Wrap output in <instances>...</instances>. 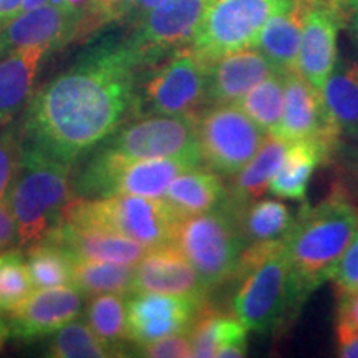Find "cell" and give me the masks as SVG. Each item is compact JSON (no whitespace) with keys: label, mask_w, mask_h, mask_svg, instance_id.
I'll list each match as a JSON object with an SVG mask.
<instances>
[{"label":"cell","mask_w":358,"mask_h":358,"mask_svg":"<svg viewBox=\"0 0 358 358\" xmlns=\"http://www.w3.org/2000/svg\"><path fill=\"white\" fill-rule=\"evenodd\" d=\"M85 13L45 3L22 12L0 25V58L19 48L47 45L58 47L82 34Z\"/></svg>","instance_id":"cell-17"},{"label":"cell","mask_w":358,"mask_h":358,"mask_svg":"<svg viewBox=\"0 0 358 358\" xmlns=\"http://www.w3.org/2000/svg\"><path fill=\"white\" fill-rule=\"evenodd\" d=\"M327 115L340 134L358 124V60H337L324 92Z\"/></svg>","instance_id":"cell-27"},{"label":"cell","mask_w":358,"mask_h":358,"mask_svg":"<svg viewBox=\"0 0 358 358\" xmlns=\"http://www.w3.org/2000/svg\"><path fill=\"white\" fill-rule=\"evenodd\" d=\"M342 161H358V124L340 138L337 153Z\"/></svg>","instance_id":"cell-43"},{"label":"cell","mask_w":358,"mask_h":358,"mask_svg":"<svg viewBox=\"0 0 358 358\" xmlns=\"http://www.w3.org/2000/svg\"><path fill=\"white\" fill-rule=\"evenodd\" d=\"M203 302L179 295L133 292L127 297L128 338L134 347L189 332Z\"/></svg>","instance_id":"cell-15"},{"label":"cell","mask_w":358,"mask_h":358,"mask_svg":"<svg viewBox=\"0 0 358 358\" xmlns=\"http://www.w3.org/2000/svg\"><path fill=\"white\" fill-rule=\"evenodd\" d=\"M163 198L179 219H185L221 206L227 198V186L222 176L201 166L174 178Z\"/></svg>","instance_id":"cell-24"},{"label":"cell","mask_w":358,"mask_h":358,"mask_svg":"<svg viewBox=\"0 0 358 358\" xmlns=\"http://www.w3.org/2000/svg\"><path fill=\"white\" fill-rule=\"evenodd\" d=\"M83 295L77 289H35L19 307L7 315L8 337L22 342L50 337L62 327L73 322L82 312Z\"/></svg>","instance_id":"cell-16"},{"label":"cell","mask_w":358,"mask_h":358,"mask_svg":"<svg viewBox=\"0 0 358 358\" xmlns=\"http://www.w3.org/2000/svg\"><path fill=\"white\" fill-rule=\"evenodd\" d=\"M290 0H211L189 48L206 64L254 47L267 20Z\"/></svg>","instance_id":"cell-8"},{"label":"cell","mask_w":358,"mask_h":358,"mask_svg":"<svg viewBox=\"0 0 358 358\" xmlns=\"http://www.w3.org/2000/svg\"><path fill=\"white\" fill-rule=\"evenodd\" d=\"M203 166L219 176H234L256 155L264 133L236 103L214 105L196 116Z\"/></svg>","instance_id":"cell-10"},{"label":"cell","mask_w":358,"mask_h":358,"mask_svg":"<svg viewBox=\"0 0 358 358\" xmlns=\"http://www.w3.org/2000/svg\"><path fill=\"white\" fill-rule=\"evenodd\" d=\"M284 73L274 71L261 80L256 87L249 90L236 101V105L262 129L264 133H272L279 124L284 111Z\"/></svg>","instance_id":"cell-32"},{"label":"cell","mask_w":358,"mask_h":358,"mask_svg":"<svg viewBox=\"0 0 358 358\" xmlns=\"http://www.w3.org/2000/svg\"><path fill=\"white\" fill-rule=\"evenodd\" d=\"M198 115H148L116 129L101 150L128 159L201 156L196 133Z\"/></svg>","instance_id":"cell-11"},{"label":"cell","mask_w":358,"mask_h":358,"mask_svg":"<svg viewBox=\"0 0 358 358\" xmlns=\"http://www.w3.org/2000/svg\"><path fill=\"white\" fill-rule=\"evenodd\" d=\"M338 182L358 208V161H342V174Z\"/></svg>","instance_id":"cell-41"},{"label":"cell","mask_w":358,"mask_h":358,"mask_svg":"<svg viewBox=\"0 0 358 358\" xmlns=\"http://www.w3.org/2000/svg\"><path fill=\"white\" fill-rule=\"evenodd\" d=\"M138 0H92L85 12L82 34L93 32L111 22L131 17Z\"/></svg>","instance_id":"cell-36"},{"label":"cell","mask_w":358,"mask_h":358,"mask_svg":"<svg viewBox=\"0 0 358 358\" xmlns=\"http://www.w3.org/2000/svg\"><path fill=\"white\" fill-rule=\"evenodd\" d=\"M133 279L134 266L75 257L71 287L77 289L83 297L100 294H118L128 297L133 294Z\"/></svg>","instance_id":"cell-30"},{"label":"cell","mask_w":358,"mask_h":358,"mask_svg":"<svg viewBox=\"0 0 358 358\" xmlns=\"http://www.w3.org/2000/svg\"><path fill=\"white\" fill-rule=\"evenodd\" d=\"M71 199V164L22 143L20 164L8 201L20 245L42 241L62 221Z\"/></svg>","instance_id":"cell-4"},{"label":"cell","mask_w":358,"mask_h":358,"mask_svg":"<svg viewBox=\"0 0 358 358\" xmlns=\"http://www.w3.org/2000/svg\"><path fill=\"white\" fill-rule=\"evenodd\" d=\"M163 2L164 0H138L136 7H134V10L129 19H138V17H141L143 13H146L148 10H151V8L159 6V3Z\"/></svg>","instance_id":"cell-45"},{"label":"cell","mask_w":358,"mask_h":358,"mask_svg":"<svg viewBox=\"0 0 358 358\" xmlns=\"http://www.w3.org/2000/svg\"><path fill=\"white\" fill-rule=\"evenodd\" d=\"M19 243L17 239V224L13 217L10 201L8 196L3 201H0V252L7 250L13 243Z\"/></svg>","instance_id":"cell-40"},{"label":"cell","mask_w":358,"mask_h":358,"mask_svg":"<svg viewBox=\"0 0 358 358\" xmlns=\"http://www.w3.org/2000/svg\"><path fill=\"white\" fill-rule=\"evenodd\" d=\"M287 146V141L267 133L256 155L232 176L226 199L241 209L262 198L264 192L268 191V185L284 159Z\"/></svg>","instance_id":"cell-25"},{"label":"cell","mask_w":358,"mask_h":358,"mask_svg":"<svg viewBox=\"0 0 358 358\" xmlns=\"http://www.w3.org/2000/svg\"><path fill=\"white\" fill-rule=\"evenodd\" d=\"M211 0H164L134 19L127 42L141 66L189 47Z\"/></svg>","instance_id":"cell-12"},{"label":"cell","mask_w":358,"mask_h":358,"mask_svg":"<svg viewBox=\"0 0 358 358\" xmlns=\"http://www.w3.org/2000/svg\"><path fill=\"white\" fill-rule=\"evenodd\" d=\"M138 357L148 358H187L191 357V338L189 332L168 335V337L155 340L134 347Z\"/></svg>","instance_id":"cell-38"},{"label":"cell","mask_w":358,"mask_h":358,"mask_svg":"<svg viewBox=\"0 0 358 358\" xmlns=\"http://www.w3.org/2000/svg\"><path fill=\"white\" fill-rule=\"evenodd\" d=\"M62 221L128 237L155 249L173 244L181 219L164 198L116 194L106 198H71Z\"/></svg>","instance_id":"cell-5"},{"label":"cell","mask_w":358,"mask_h":358,"mask_svg":"<svg viewBox=\"0 0 358 358\" xmlns=\"http://www.w3.org/2000/svg\"><path fill=\"white\" fill-rule=\"evenodd\" d=\"M45 3H47V0H24V2H22L19 13L32 10V8H37V7H42V6H45ZM19 13H17V15H19Z\"/></svg>","instance_id":"cell-48"},{"label":"cell","mask_w":358,"mask_h":358,"mask_svg":"<svg viewBox=\"0 0 358 358\" xmlns=\"http://www.w3.org/2000/svg\"><path fill=\"white\" fill-rule=\"evenodd\" d=\"M47 357L53 358H103L113 357L98 340L88 324L70 322L62 327L47 348Z\"/></svg>","instance_id":"cell-34"},{"label":"cell","mask_w":358,"mask_h":358,"mask_svg":"<svg viewBox=\"0 0 358 358\" xmlns=\"http://www.w3.org/2000/svg\"><path fill=\"white\" fill-rule=\"evenodd\" d=\"M337 355L342 358H358V332L337 327Z\"/></svg>","instance_id":"cell-42"},{"label":"cell","mask_w":358,"mask_h":358,"mask_svg":"<svg viewBox=\"0 0 358 358\" xmlns=\"http://www.w3.org/2000/svg\"><path fill=\"white\" fill-rule=\"evenodd\" d=\"M22 2L24 0H0V25L7 24L19 13Z\"/></svg>","instance_id":"cell-44"},{"label":"cell","mask_w":358,"mask_h":358,"mask_svg":"<svg viewBox=\"0 0 358 358\" xmlns=\"http://www.w3.org/2000/svg\"><path fill=\"white\" fill-rule=\"evenodd\" d=\"M208 69L189 47L171 53L138 87L134 113L196 115L206 100Z\"/></svg>","instance_id":"cell-9"},{"label":"cell","mask_w":358,"mask_h":358,"mask_svg":"<svg viewBox=\"0 0 358 358\" xmlns=\"http://www.w3.org/2000/svg\"><path fill=\"white\" fill-rule=\"evenodd\" d=\"M350 10H348V20H350V30L352 35L358 42V0H350L348 2Z\"/></svg>","instance_id":"cell-46"},{"label":"cell","mask_w":358,"mask_h":358,"mask_svg":"<svg viewBox=\"0 0 358 358\" xmlns=\"http://www.w3.org/2000/svg\"><path fill=\"white\" fill-rule=\"evenodd\" d=\"M35 290L22 250L0 252V313L6 315Z\"/></svg>","instance_id":"cell-33"},{"label":"cell","mask_w":358,"mask_h":358,"mask_svg":"<svg viewBox=\"0 0 358 358\" xmlns=\"http://www.w3.org/2000/svg\"><path fill=\"white\" fill-rule=\"evenodd\" d=\"M329 159V151L320 141L299 140L289 143L284 159L268 185V191L282 199L303 201L315 169Z\"/></svg>","instance_id":"cell-26"},{"label":"cell","mask_w":358,"mask_h":358,"mask_svg":"<svg viewBox=\"0 0 358 358\" xmlns=\"http://www.w3.org/2000/svg\"><path fill=\"white\" fill-rule=\"evenodd\" d=\"M350 0H306L297 70L322 93L338 60V34L348 19Z\"/></svg>","instance_id":"cell-13"},{"label":"cell","mask_w":358,"mask_h":358,"mask_svg":"<svg viewBox=\"0 0 358 358\" xmlns=\"http://www.w3.org/2000/svg\"><path fill=\"white\" fill-rule=\"evenodd\" d=\"M73 262L75 257L69 250L48 239L32 244L27 252V266L35 289L69 287Z\"/></svg>","instance_id":"cell-31"},{"label":"cell","mask_w":358,"mask_h":358,"mask_svg":"<svg viewBox=\"0 0 358 358\" xmlns=\"http://www.w3.org/2000/svg\"><path fill=\"white\" fill-rule=\"evenodd\" d=\"M141 69L127 38L93 45L30 96L22 143L73 164L133 113Z\"/></svg>","instance_id":"cell-1"},{"label":"cell","mask_w":358,"mask_h":358,"mask_svg":"<svg viewBox=\"0 0 358 358\" xmlns=\"http://www.w3.org/2000/svg\"><path fill=\"white\" fill-rule=\"evenodd\" d=\"M330 280L334 282L337 297L358 289V227L345 252L340 257Z\"/></svg>","instance_id":"cell-37"},{"label":"cell","mask_w":358,"mask_h":358,"mask_svg":"<svg viewBox=\"0 0 358 358\" xmlns=\"http://www.w3.org/2000/svg\"><path fill=\"white\" fill-rule=\"evenodd\" d=\"M173 244L194 266L208 289L236 279L245 249L239 208L226 199L213 211L181 219Z\"/></svg>","instance_id":"cell-7"},{"label":"cell","mask_w":358,"mask_h":358,"mask_svg":"<svg viewBox=\"0 0 358 358\" xmlns=\"http://www.w3.org/2000/svg\"><path fill=\"white\" fill-rule=\"evenodd\" d=\"M22 155L20 129L13 127L0 128V201L10 192L12 182L17 176Z\"/></svg>","instance_id":"cell-35"},{"label":"cell","mask_w":358,"mask_h":358,"mask_svg":"<svg viewBox=\"0 0 358 358\" xmlns=\"http://www.w3.org/2000/svg\"><path fill=\"white\" fill-rule=\"evenodd\" d=\"M294 224L290 209L282 201H252L239 209V229L245 248L285 239Z\"/></svg>","instance_id":"cell-28"},{"label":"cell","mask_w":358,"mask_h":358,"mask_svg":"<svg viewBox=\"0 0 358 358\" xmlns=\"http://www.w3.org/2000/svg\"><path fill=\"white\" fill-rule=\"evenodd\" d=\"M248 332L237 317L201 308L189 329L191 357L241 358L248 355Z\"/></svg>","instance_id":"cell-23"},{"label":"cell","mask_w":358,"mask_h":358,"mask_svg":"<svg viewBox=\"0 0 358 358\" xmlns=\"http://www.w3.org/2000/svg\"><path fill=\"white\" fill-rule=\"evenodd\" d=\"M43 239L62 245L77 259L118 262L124 266H136L150 250L146 245L124 236L93 227L73 226L65 221L58 222Z\"/></svg>","instance_id":"cell-20"},{"label":"cell","mask_w":358,"mask_h":358,"mask_svg":"<svg viewBox=\"0 0 358 358\" xmlns=\"http://www.w3.org/2000/svg\"><path fill=\"white\" fill-rule=\"evenodd\" d=\"M306 12V0H290L267 20L254 43L279 73L297 70Z\"/></svg>","instance_id":"cell-21"},{"label":"cell","mask_w":358,"mask_h":358,"mask_svg":"<svg viewBox=\"0 0 358 358\" xmlns=\"http://www.w3.org/2000/svg\"><path fill=\"white\" fill-rule=\"evenodd\" d=\"M232 312L249 332L274 334L292 320L303 303L295 285L285 239L244 249Z\"/></svg>","instance_id":"cell-3"},{"label":"cell","mask_w":358,"mask_h":358,"mask_svg":"<svg viewBox=\"0 0 358 358\" xmlns=\"http://www.w3.org/2000/svg\"><path fill=\"white\" fill-rule=\"evenodd\" d=\"M87 324L98 340L111 352V355H123L129 343L127 322V295L100 294L93 295L87 303Z\"/></svg>","instance_id":"cell-29"},{"label":"cell","mask_w":358,"mask_h":358,"mask_svg":"<svg viewBox=\"0 0 358 358\" xmlns=\"http://www.w3.org/2000/svg\"><path fill=\"white\" fill-rule=\"evenodd\" d=\"M358 227V208L337 181L325 199L306 206L285 237V250L302 301L330 280Z\"/></svg>","instance_id":"cell-2"},{"label":"cell","mask_w":358,"mask_h":358,"mask_svg":"<svg viewBox=\"0 0 358 358\" xmlns=\"http://www.w3.org/2000/svg\"><path fill=\"white\" fill-rule=\"evenodd\" d=\"M48 50L47 45H34L0 58V128L10 124L29 103L40 62Z\"/></svg>","instance_id":"cell-22"},{"label":"cell","mask_w":358,"mask_h":358,"mask_svg":"<svg viewBox=\"0 0 358 358\" xmlns=\"http://www.w3.org/2000/svg\"><path fill=\"white\" fill-rule=\"evenodd\" d=\"M337 327L358 332V289L338 297Z\"/></svg>","instance_id":"cell-39"},{"label":"cell","mask_w":358,"mask_h":358,"mask_svg":"<svg viewBox=\"0 0 358 358\" xmlns=\"http://www.w3.org/2000/svg\"><path fill=\"white\" fill-rule=\"evenodd\" d=\"M201 166V156L128 159L98 148L75 179H71V192L78 198L116 194L163 198L174 178Z\"/></svg>","instance_id":"cell-6"},{"label":"cell","mask_w":358,"mask_h":358,"mask_svg":"<svg viewBox=\"0 0 358 358\" xmlns=\"http://www.w3.org/2000/svg\"><path fill=\"white\" fill-rule=\"evenodd\" d=\"M284 111L271 134L287 143L317 140L330 156L337 153L342 134L327 115L324 95L299 70L284 73Z\"/></svg>","instance_id":"cell-14"},{"label":"cell","mask_w":358,"mask_h":358,"mask_svg":"<svg viewBox=\"0 0 358 358\" xmlns=\"http://www.w3.org/2000/svg\"><path fill=\"white\" fill-rule=\"evenodd\" d=\"M7 338H8V325H7V320L2 317V313H0V348L3 347V343H6Z\"/></svg>","instance_id":"cell-49"},{"label":"cell","mask_w":358,"mask_h":358,"mask_svg":"<svg viewBox=\"0 0 358 358\" xmlns=\"http://www.w3.org/2000/svg\"><path fill=\"white\" fill-rule=\"evenodd\" d=\"M92 0H66V8L73 12H87V8L90 6Z\"/></svg>","instance_id":"cell-47"},{"label":"cell","mask_w":358,"mask_h":358,"mask_svg":"<svg viewBox=\"0 0 358 358\" xmlns=\"http://www.w3.org/2000/svg\"><path fill=\"white\" fill-rule=\"evenodd\" d=\"M274 71L271 62L256 47L227 53L209 64L204 103L208 106L236 103Z\"/></svg>","instance_id":"cell-19"},{"label":"cell","mask_w":358,"mask_h":358,"mask_svg":"<svg viewBox=\"0 0 358 358\" xmlns=\"http://www.w3.org/2000/svg\"><path fill=\"white\" fill-rule=\"evenodd\" d=\"M133 292L179 295L204 302L209 289L174 244L150 249L134 266Z\"/></svg>","instance_id":"cell-18"}]
</instances>
